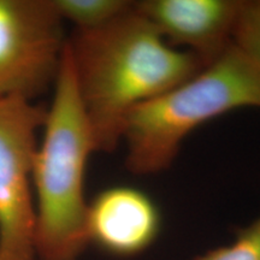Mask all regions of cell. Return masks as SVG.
I'll return each instance as SVG.
<instances>
[{
  "label": "cell",
  "instance_id": "obj_1",
  "mask_svg": "<svg viewBox=\"0 0 260 260\" xmlns=\"http://www.w3.org/2000/svg\"><path fill=\"white\" fill-rule=\"evenodd\" d=\"M67 53L95 152L122 144L128 116L198 74L205 65L169 45L135 8L105 27L75 31Z\"/></svg>",
  "mask_w": 260,
  "mask_h": 260
},
{
  "label": "cell",
  "instance_id": "obj_2",
  "mask_svg": "<svg viewBox=\"0 0 260 260\" xmlns=\"http://www.w3.org/2000/svg\"><path fill=\"white\" fill-rule=\"evenodd\" d=\"M31 165L39 260H77L88 246L84 175L95 152L65 46Z\"/></svg>",
  "mask_w": 260,
  "mask_h": 260
},
{
  "label": "cell",
  "instance_id": "obj_3",
  "mask_svg": "<svg viewBox=\"0 0 260 260\" xmlns=\"http://www.w3.org/2000/svg\"><path fill=\"white\" fill-rule=\"evenodd\" d=\"M245 107L260 109V69L232 44L193 77L130 113L122 136L126 170L141 176L168 170L195 129Z\"/></svg>",
  "mask_w": 260,
  "mask_h": 260
},
{
  "label": "cell",
  "instance_id": "obj_4",
  "mask_svg": "<svg viewBox=\"0 0 260 260\" xmlns=\"http://www.w3.org/2000/svg\"><path fill=\"white\" fill-rule=\"evenodd\" d=\"M47 107L0 99V260H37L32 158Z\"/></svg>",
  "mask_w": 260,
  "mask_h": 260
},
{
  "label": "cell",
  "instance_id": "obj_5",
  "mask_svg": "<svg viewBox=\"0 0 260 260\" xmlns=\"http://www.w3.org/2000/svg\"><path fill=\"white\" fill-rule=\"evenodd\" d=\"M67 41L52 0H0V99L53 88Z\"/></svg>",
  "mask_w": 260,
  "mask_h": 260
},
{
  "label": "cell",
  "instance_id": "obj_6",
  "mask_svg": "<svg viewBox=\"0 0 260 260\" xmlns=\"http://www.w3.org/2000/svg\"><path fill=\"white\" fill-rule=\"evenodd\" d=\"M240 0H140L134 8L178 50L212 63L232 46Z\"/></svg>",
  "mask_w": 260,
  "mask_h": 260
},
{
  "label": "cell",
  "instance_id": "obj_7",
  "mask_svg": "<svg viewBox=\"0 0 260 260\" xmlns=\"http://www.w3.org/2000/svg\"><path fill=\"white\" fill-rule=\"evenodd\" d=\"M160 210L145 191L130 186L106 188L88 203L87 239L116 258H134L157 241Z\"/></svg>",
  "mask_w": 260,
  "mask_h": 260
},
{
  "label": "cell",
  "instance_id": "obj_8",
  "mask_svg": "<svg viewBox=\"0 0 260 260\" xmlns=\"http://www.w3.org/2000/svg\"><path fill=\"white\" fill-rule=\"evenodd\" d=\"M61 21L70 22L75 31L100 29L134 8L129 0H52Z\"/></svg>",
  "mask_w": 260,
  "mask_h": 260
},
{
  "label": "cell",
  "instance_id": "obj_9",
  "mask_svg": "<svg viewBox=\"0 0 260 260\" xmlns=\"http://www.w3.org/2000/svg\"><path fill=\"white\" fill-rule=\"evenodd\" d=\"M232 44L260 69V0H240Z\"/></svg>",
  "mask_w": 260,
  "mask_h": 260
},
{
  "label": "cell",
  "instance_id": "obj_10",
  "mask_svg": "<svg viewBox=\"0 0 260 260\" xmlns=\"http://www.w3.org/2000/svg\"><path fill=\"white\" fill-rule=\"evenodd\" d=\"M191 260H260V214L237 232L232 243L210 249Z\"/></svg>",
  "mask_w": 260,
  "mask_h": 260
}]
</instances>
